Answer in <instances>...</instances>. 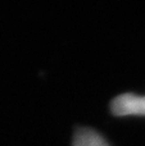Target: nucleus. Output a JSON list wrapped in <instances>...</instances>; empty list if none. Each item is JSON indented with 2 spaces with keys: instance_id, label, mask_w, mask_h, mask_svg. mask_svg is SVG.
Listing matches in <instances>:
<instances>
[{
  "instance_id": "nucleus-1",
  "label": "nucleus",
  "mask_w": 145,
  "mask_h": 146,
  "mask_svg": "<svg viewBox=\"0 0 145 146\" xmlns=\"http://www.w3.org/2000/svg\"><path fill=\"white\" fill-rule=\"evenodd\" d=\"M110 109L116 115H145V96L122 94L113 99Z\"/></svg>"
},
{
  "instance_id": "nucleus-2",
  "label": "nucleus",
  "mask_w": 145,
  "mask_h": 146,
  "mask_svg": "<svg viewBox=\"0 0 145 146\" xmlns=\"http://www.w3.org/2000/svg\"><path fill=\"white\" fill-rule=\"evenodd\" d=\"M72 146H109L98 132L90 128H80L74 133Z\"/></svg>"
}]
</instances>
